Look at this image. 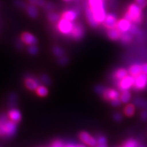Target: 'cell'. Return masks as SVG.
<instances>
[{
	"label": "cell",
	"mask_w": 147,
	"mask_h": 147,
	"mask_svg": "<svg viewBox=\"0 0 147 147\" xmlns=\"http://www.w3.org/2000/svg\"><path fill=\"white\" fill-rule=\"evenodd\" d=\"M88 5L99 24L103 23L107 16L104 0H88Z\"/></svg>",
	"instance_id": "cell-1"
},
{
	"label": "cell",
	"mask_w": 147,
	"mask_h": 147,
	"mask_svg": "<svg viewBox=\"0 0 147 147\" xmlns=\"http://www.w3.org/2000/svg\"><path fill=\"white\" fill-rule=\"evenodd\" d=\"M125 18L131 22L140 24L142 22V9L136 3L131 4Z\"/></svg>",
	"instance_id": "cell-2"
},
{
	"label": "cell",
	"mask_w": 147,
	"mask_h": 147,
	"mask_svg": "<svg viewBox=\"0 0 147 147\" xmlns=\"http://www.w3.org/2000/svg\"><path fill=\"white\" fill-rule=\"evenodd\" d=\"M1 121L4 125V132H5V136H12L15 134L17 129L16 123L13 122L11 120H7L6 116H2L0 118Z\"/></svg>",
	"instance_id": "cell-3"
},
{
	"label": "cell",
	"mask_w": 147,
	"mask_h": 147,
	"mask_svg": "<svg viewBox=\"0 0 147 147\" xmlns=\"http://www.w3.org/2000/svg\"><path fill=\"white\" fill-rule=\"evenodd\" d=\"M74 27V24L72 22L66 19L59 20L58 23V28L61 33L64 34H71Z\"/></svg>",
	"instance_id": "cell-4"
},
{
	"label": "cell",
	"mask_w": 147,
	"mask_h": 147,
	"mask_svg": "<svg viewBox=\"0 0 147 147\" xmlns=\"http://www.w3.org/2000/svg\"><path fill=\"white\" fill-rule=\"evenodd\" d=\"M135 77L132 76H127L122 80H119L118 88L121 91H128L131 87L134 86Z\"/></svg>",
	"instance_id": "cell-5"
},
{
	"label": "cell",
	"mask_w": 147,
	"mask_h": 147,
	"mask_svg": "<svg viewBox=\"0 0 147 147\" xmlns=\"http://www.w3.org/2000/svg\"><path fill=\"white\" fill-rule=\"evenodd\" d=\"M147 85V75L141 73L135 77L134 88L136 90L139 91L145 88Z\"/></svg>",
	"instance_id": "cell-6"
},
{
	"label": "cell",
	"mask_w": 147,
	"mask_h": 147,
	"mask_svg": "<svg viewBox=\"0 0 147 147\" xmlns=\"http://www.w3.org/2000/svg\"><path fill=\"white\" fill-rule=\"evenodd\" d=\"M117 16L114 13H108L104 21L103 22V25L108 29L115 28L117 26Z\"/></svg>",
	"instance_id": "cell-7"
},
{
	"label": "cell",
	"mask_w": 147,
	"mask_h": 147,
	"mask_svg": "<svg viewBox=\"0 0 147 147\" xmlns=\"http://www.w3.org/2000/svg\"><path fill=\"white\" fill-rule=\"evenodd\" d=\"M79 138L83 142L91 147H95L97 146V140H96L94 137L90 136L88 132L85 131L81 132L79 134Z\"/></svg>",
	"instance_id": "cell-8"
},
{
	"label": "cell",
	"mask_w": 147,
	"mask_h": 147,
	"mask_svg": "<svg viewBox=\"0 0 147 147\" xmlns=\"http://www.w3.org/2000/svg\"><path fill=\"white\" fill-rule=\"evenodd\" d=\"M84 34V27L79 23L74 24V27L71 33V36L73 39L76 40H80L82 39Z\"/></svg>",
	"instance_id": "cell-9"
},
{
	"label": "cell",
	"mask_w": 147,
	"mask_h": 147,
	"mask_svg": "<svg viewBox=\"0 0 147 147\" xmlns=\"http://www.w3.org/2000/svg\"><path fill=\"white\" fill-rule=\"evenodd\" d=\"M131 26V22L129 21L125 18H123V19H121L118 21L117 28L120 31L121 33H125V32L129 31Z\"/></svg>",
	"instance_id": "cell-10"
},
{
	"label": "cell",
	"mask_w": 147,
	"mask_h": 147,
	"mask_svg": "<svg viewBox=\"0 0 147 147\" xmlns=\"http://www.w3.org/2000/svg\"><path fill=\"white\" fill-rule=\"evenodd\" d=\"M85 14H86V19L88 20V22L89 23V24L91 26H92L93 28H96L98 26L99 23L96 21V18L94 16L93 12L91 11V9L88 6V5L87 6V7H86Z\"/></svg>",
	"instance_id": "cell-11"
},
{
	"label": "cell",
	"mask_w": 147,
	"mask_h": 147,
	"mask_svg": "<svg viewBox=\"0 0 147 147\" xmlns=\"http://www.w3.org/2000/svg\"><path fill=\"white\" fill-rule=\"evenodd\" d=\"M21 38L23 42L30 45H35L38 42V40H37L36 37L32 34L28 33V32H25V33H23L21 36Z\"/></svg>",
	"instance_id": "cell-12"
},
{
	"label": "cell",
	"mask_w": 147,
	"mask_h": 147,
	"mask_svg": "<svg viewBox=\"0 0 147 147\" xmlns=\"http://www.w3.org/2000/svg\"><path fill=\"white\" fill-rule=\"evenodd\" d=\"M102 96L105 99L112 100L114 99L118 98L119 94L116 90L107 88L103 93Z\"/></svg>",
	"instance_id": "cell-13"
},
{
	"label": "cell",
	"mask_w": 147,
	"mask_h": 147,
	"mask_svg": "<svg viewBox=\"0 0 147 147\" xmlns=\"http://www.w3.org/2000/svg\"><path fill=\"white\" fill-rule=\"evenodd\" d=\"M8 117L9 119H10V120L17 123L21 120L22 115L18 110L16 109H12L9 112Z\"/></svg>",
	"instance_id": "cell-14"
},
{
	"label": "cell",
	"mask_w": 147,
	"mask_h": 147,
	"mask_svg": "<svg viewBox=\"0 0 147 147\" xmlns=\"http://www.w3.org/2000/svg\"><path fill=\"white\" fill-rule=\"evenodd\" d=\"M25 85L30 90H35L38 88L39 83L33 78H28L25 80Z\"/></svg>",
	"instance_id": "cell-15"
},
{
	"label": "cell",
	"mask_w": 147,
	"mask_h": 147,
	"mask_svg": "<svg viewBox=\"0 0 147 147\" xmlns=\"http://www.w3.org/2000/svg\"><path fill=\"white\" fill-rule=\"evenodd\" d=\"M128 72L133 77H136L142 73V65L139 64H134L129 69Z\"/></svg>",
	"instance_id": "cell-16"
},
{
	"label": "cell",
	"mask_w": 147,
	"mask_h": 147,
	"mask_svg": "<svg viewBox=\"0 0 147 147\" xmlns=\"http://www.w3.org/2000/svg\"><path fill=\"white\" fill-rule=\"evenodd\" d=\"M62 17L64 19H66L67 20L72 22L77 18V13L75 11H67L63 13Z\"/></svg>",
	"instance_id": "cell-17"
},
{
	"label": "cell",
	"mask_w": 147,
	"mask_h": 147,
	"mask_svg": "<svg viewBox=\"0 0 147 147\" xmlns=\"http://www.w3.org/2000/svg\"><path fill=\"white\" fill-rule=\"evenodd\" d=\"M121 32L119 31L117 28L112 29H109L107 31V35L109 38L113 40H116L119 39L121 36Z\"/></svg>",
	"instance_id": "cell-18"
},
{
	"label": "cell",
	"mask_w": 147,
	"mask_h": 147,
	"mask_svg": "<svg viewBox=\"0 0 147 147\" xmlns=\"http://www.w3.org/2000/svg\"><path fill=\"white\" fill-rule=\"evenodd\" d=\"M26 9L28 14L31 17L34 18L38 16V11L34 4H31L30 5H28L27 6H26Z\"/></svg>",
	"instance_id": "cell-19"
},
{
	"label": "cell",
	"mask_w": 147,
	"mask_h": 147,
	"mask_svg": "<svg viewBox=\"0 0 147 147\" xmlns=\"http://www.w3.org/2000/svg\"><path fill=\"white\" fill-rule=\"evenodd\" d=\"M128 74V71L124 68L119 69L114 73V77L117 80H121L126 77Z\"/></svg>",
	"instance_id": "cell-20"
},
{
	"label": "cell",
	"mask_w": 147,
	"mask_h": 147,
	"mask_svg": "<svg viewBox=\"0 0 147 147\" xmlns=\"http://www.w3.org/2000/svg\"><path fill=\"white\" fill-rule=\"evenodd\" d=\"M134 104L136 105L137 107L140 109H143L144 110H147V100L140 98H137L134 99Z\"/></svg>",
	"instance_id": "cell-21"
},
{
	"label": "cell",
	"mask_w": 147,
	"mask_h": 147,
	"mask_svg": "<svg viewBox=\"0 0 147 147\" xmlns=\"http://www.w3.org/2000/svg\"><path fill=\"white\" fill-rule=\"evenodd\" d=\"M119 39L124 44L129 43L132 39V35L131 33L125 32V33H121Z\"/></svg>",
	"instance_id": "cell-22"
},
{
	"label": "cell",
	"mask_w": 147,
	"mask_h": 147,
	"mask_svg": "<svg viewBox=\"0 0 147 147\" xmlns=\"http://www.w3.org/2000/svg\"><path fill=\"white\" fill-rule=\"evenodd\" d=\"M131 94L128 91H122V94L120 96V100L123 103H127L130 100Z\"/></svg>",
	"instance_id": "cell-23"
},
{
	"label": "cell",
	"mask_w": 147,
	"mask_h": 147,
	"mask_svg": "<svg viewBox=\"0 0 147 147\" xmlns=\"http://www.w3.org/2000/svg\"><path fill=\"white\" fill-rule=\"evenodd\" d=\"M36 93L40 97H45L48 94L49 91L45 86H39L38 88L36 89Z\"/></svg>",
	"instance_id": "cell-24"
},
{
	"label": "cell",
	"mask_w": 147,
	"mask_h": 147,
	"mask_svg": "<svg viewBox=\"0 0 147 147\" xmlns=\"http://www.w3.org/2000/svg\"><path fill=\"white\" fill-rule=\"evenodd\" d=\"M135 112V107L132 104H128L125 107V113L127 117H131L134 114Z\"/></svg>",
	"instance_id": "cell-25"
},
{
	"label": "cell",
	"mask_w": 147,
	"mask_h": 147,
	"mask_svg": "<svg viewBox=\"0 0 147 147\" xmlns=\"http://www.w3.org/2000/svg\"><path fill=\"white\" fill-rule=\"evenodd\" d=\"M48 19L52 23H55L59 22V16L57 13H55L53 12H50L48 13L47 15Z\"/></svg>",
	"instance_id": "cell-26"
},
{
	"label": "cell",
	"mask_w": 147,
	"mask_h": 147,
	"mask_svg": "<svg viewBox=\"0 0 147 147\" xmlns=\"http://www.w3.org/2000/svg\"><path fill=\"white\" fill-rule=\"evenodd\" d=\"M138 145H139L136 140L130 139L125 142L123 147H138Z\"/></svg>",
	"instance_id": "cell-27"
},
{
	"label": "cell",
	"mask_w": 147,
	"mask_h": 147,
	"mask_svg": "<svg viewBox=\"0 0 147 147\" xmlns=\"http://www.w3.org/2000/svg\"><path fill=\"white\" fill-rule=\"evenodd\" d=\"M53 52V53L57 57H63L64 53V50L60 47H54Z\"/></svg>",
	"instance_id": "cell-28"
},
{
	"label": "cell",
	"mask_w": 147,
	"mask_h": 147,
	"mask_svg": "<svg viewBox=\"0 0 147 147\" xmlns=\"http://www.w3.org/2000/svg\"><path fill=\"white\" fill-rule=\"evenodd\" d=\"M129 32V33H131L132 34H136V35L139 34L140 33V31L139 28L135 25H132L130 30Z\"/></svg>",
	"instance_id": "cell-29"
},
{
	"label": "cell",
	"mask_w": 147,
	"mask_h": 147,
	"mask_svg": "<svg viewBox=\"0 0 147 147\" xmlns=\"http://www.w3.org/2000/svg\"><path fill=\"white\" fill-rule=\"evenodd\" d=\"M29 1L31 4L39 6H44L45 4V0H29Z\"/></svg>",
	"instance_id": "cell-30"
},
{
	"label": "cell",
	"mask_w": 147,
	"mask_h": 147,
	"mask_svg": "<svg viewBox=\"0 0 147 147\" xmlns=\"http://www.w3.org/2000/svg\"><path fill=\"white\" fill-rule=\"evenodd\" d=\"M97 142L98 144L99 145H107V140L106 138H105L103 136H100L97 139Z\"/></svg>",
	"instance_id": "cell-31"
},
{
	"label": "cell",
	"mask_w": 147,
	"mask_h": 147,
	"mask_svg": "<svg viewBox=\"0 0 147 147\" xmlns=\"http://www.w3.org/2000/svg\"><path fill=\"white\" fill-rule=\"evenodd\" d=\"M106 89H107L106 87L103 86H101V85H98L97 86H96L95 91L97 92L98 93L102 95L103 93L105 92V91L106 90Z\"/></svg>",
	"instance_id": "cell-32"
},
{
	"label": "cell",
	"mask_w": 147,
	"mask_h": 147,
	"mask_svg": "<svg viewBox=\"0 0 147 147\" xmlns=\"http://www.w3.org/2000/svg\"><path fill=\"white\" fill-rule=\"evenodd\" d=\"M28 52L31 55H36L38 52V47L35 45H31L28 49Z\"/></svg>",
	"instance_id": "cell-33"
},
{
	"label": "cell",
	"mask_w": 147,
	"mask_h": 147,
	"mask_svg": "<svg viewBox=\"0 0 147 147\" xmlns=\"http://www.w3.org/2000/svg\"><path fill=\"white\" fill-rule=\"evenodd\" d=\"M136 4L141 9H143L147 5V0H136Z\"/></svg>",
	"instance_id": "cell-34"
},
{
	"label": "cell",
	"mask_w": 147,
	"mask_h": 147,
	"mask_svg": "<svg viewBox=\"0 0 147 147\" xmlns=\"http://www.w3.org/2000/svg\"><path fill=\"white\" fill-rule=\"evenodd\" d=\"M41 80H42L44 84L47 85H49L51 84V81H50L49 77L46 75H42L41 76Z\"/></svg>",
	"instance_id": "cell-35"
},
{
	"label": "cell",
	"mask_w": 147,
	"mask_h": 147,
	"mask_svg": "<svg viewBox=\"0 0 147 147\" xmlns=\"http://www.w3.org/2000/svg\"><path fill=\"white\" fill-rule=\"evenodd\" d=\"M64 145L60 140H56L52 144L51 147H64Z\"/></svg>",
	"instance_id": "cell-36"
},
{
	"label": "cell",
	"mask_w": 147,
	"mask_h": 147,
	"mask_svg": "<svg viewBox=\"0 0 147 147\" xmlns=\"http://www.w3.org/2000/svg\"><path fill=\"white\" fill-rule=\"evenodd\" d=\"M121 101L120 99H119V98L114 99L111 100L112 105H113V106H115V107L118 106V105H119L121 104Z\"/></svg>",
	"instance_id": "cell-37"
},
{
	"label": "cell",
	"mask_w": 147,
	"mask_h": 147,
	"mask_svg": "<svg viewBox=\"0 0 147 147\" xmlns=\"http://www.w3.org/2000/svg\"><path fill=\"white\" fill-rule=\"evenodd\" d=\"M140 118L142 120L144 121H147V110H144V111H142L140 114Z\"/></svg>",
	"instance_id": "cell-38"
},
{
	"label": "cell",
	"mask_w": 147,
	"mask_h": 147,
	"mask_svg": "<svg viewBox=\"0 0 147 147\" xmlns=\"http://www.w3.org/2000/svg\"><path fill=\"white\" fill-rule=\"evenodd\" d=\"M113 119H114L116 121L119 122V121H121L122 120L123 117H122V115H121L120 113H117L114 114V115H113Z\"/></svg>",
	"instance_id": "cell-39"
},
{
	"label": "cell",
	"mask_w": 147,
	"mask_h": 147,
	"mask_svg": "<svg viewBox=\"0 0 147 147\" xmlns=\"http://www.w3.org/2000/svg\"><path fill=\"white\" fill-rule=\"evenodd\" d=\"M59 63L60 64H62V65H64V64H66L68 63V59L67 57H62L60 59H59L58 61Z\"/></svg>",
	"instance_id": "cell-40"
},
{
	"label": "cell",
	"mask_w": 147,
	"mask_h": 147,
	"mask_svg": "<svg viewBox=\"0 0 147 147\" xmlns=\"http://www.w3.org/2000/svg\"><path fill=\"white\" fill-rule=\"evenodd\" d=\"M44 6H45V9L47 11L52 10V9H53L54 8L53 4H52V3H48L47 4H45Z\"/></svg>",
	"instance_id": "cell-41"
},
{
	"label": "cell",
	"mask_w": 147,
	"mask_h": 147,
	"mask_svg": "<svg viewBox=\"0 0 147 147\" xmlns=\"http://www.w3.org/2000/svg\"><path fill=\"white\" fill-rule=\"evenodd\" d=\"M0 136H5L4 125L1 121H0Z\"/></svg>",
	"instance_id": "cell-42"
},
{
	"label": "cell",
	"mask_w": 147,
	"mask_h": 147,
	"mask_svg": "<svg viewBox=\"0 0 147 147\" xmlns=\"http://www.w3.org/2000/svg\"><path fill=\"white\" fill-rule=\"evenodd\" d=\"M142 72L147 75V63H145L142 65Z\"/></svg>",
	"instance_id": "cell-43"
},
{
	"label": "cell",
	"mask_w": 147,
	"mask_h": 147,
	"mask_svg": "<svg viewBox=\"0 0 147 147\" xmlns=\"http://www.w3.org/2000/svg\"><path fill=\"white\" fill-rule=\"evenodd\" d=\"M64 147H76V144H67L66 145H64Z\"/></svg>",
	"instance_id": "cell-44"
},
{
	"label": "cell",
	"mask_w": 147,
	"mask_h": 147,
	"mask_svg": "<svg viewBox=\"0 0 147 147\" xmlns=\"http://www.w3.org/2000/svg\"><path fill=\"white\" fill-rule=\"evenodd\" d=\"M76 147H86V146L82 144H77V145H76Z\"/></svg>",
	"instance_id": "cell-45"
},
{
	"label": "cell",
	"mask_w": 147,
	"mask_h": 147,
	"mask_svg": "<svg viewBox=\"0 0 147 147\" xmlns=\"http://www.w3.org/2000/svg\"><path fill=\"white\" fill-rule=\"evenodd\" d=\"M97 147H107V145H97Z\"/></svg>",
	"instance_id": "cell-46"
},
{
	"label": "cell",
	"mask_w": 147,
	"mask_h": 147,
	"mask_svg": "<svg viewBox=\"0 0 147 147\" xmlns=\"http://www.w3.org/2000/svg\"><path fill=\"white\" fill-rule=\"evenodd\" d=\"M138 147H146L144 145H142V144H141V145H138Z\"/></svg>",
	"instance_id": "cell-47"
},
{
	"label": "cell",
	"mask_w": 147,
	"mask_h": 147,
	"mask_svg": "<svg viewBox=\"0 0 147 147\" xmlns=\"http://www.w3.org/2000/svg\"><path fill=\"white\" fill-rule=\"evenodd\" d=\"M64 1H69L71 0H64Z\"/></svg>",
	"instance_id": "cell-48"
}]
</instances>
